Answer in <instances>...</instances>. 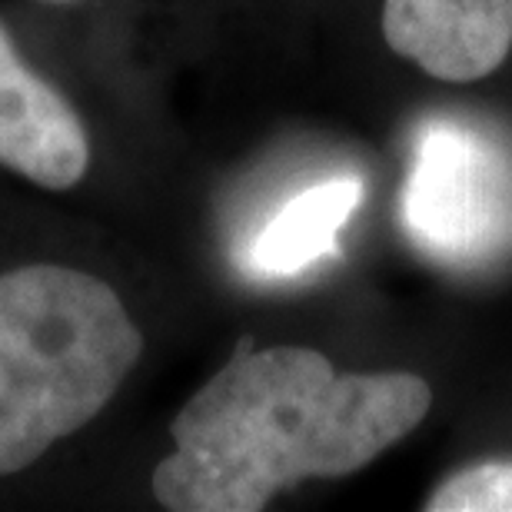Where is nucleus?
<instances>
[{
  "label": "nucleus",
  "instance_id": "2",
  "mask_svg": "<svg viewBox=\"0 0 512 512\" xmlns=\"http://www.w3.org/2000/svg\"><path fill=\"white\" fill-rule=\"evenodd\" d=\"M140 353L143 336L110 283L60 263L0 276V476L84 429Z\"/></svg>",
  "mask_w": 512,
  "mask_h": 512
},
{
  "label": "nucleus",
  "instance_id": "7",
  "mask_svg": "<svg viewBox=\"0 0 512 512\" xmlns=\"http://www.w3.org/2000/svg\"><path fill=\"white\" fill-rule=\"evenodd\" d=\"M429 512H512V463H486L449 476L426 499Z\"/></svg>",
  "mask_w": 512,
  "mask_h": 512
},
{
  "label": "nucleus",
  "instance_id": "4",
  "mask_svg": "<svg viewBox=\"0 0 512 512\" xmlns=\"http://www.w3.org/2000/svg\"><path fill=\"white\" fill-rule=\"evenodd\" d=\"M0 163L47 190H70L90 167L77 110L34 74L0 27Z\"/></svg>",
  "mask_w": 512,
  "mask_h": 512
},
{
  "label": "nucleus",
  "instance_id": "6",
  "mask_svg": "<svg viewBox=\"0 0 512 512\" xmlns=\"http://www.w3.org/2000/svg\"><path fill=\"white\" fill-rule=\"evenodd\" d=\"M363 200L356 177H336L293 197L266 223L250 250V263L266 276H293L336 253V237Z\"/></svg>",
  "mask_w": 512,
  "mask_h": 512
},
{
  "label": "nucleus",
  "instance_id": "5",
  "mask_svg": "<svg viewBox=\"0 0 512 512\" xmlns=\"http://www.w3.org/2000/svg\"><path fill=\"white\" fill-rule=\"evenodd\" d=\"M383 37L429 77L479 80L512 50V0H386Z\"/></svg>",
  "mask_w": 512,
  "mask_h": 512
},
{
  "label": "nucleus",
  "instance_id": "3",
  "mask_svg": "<svg viewBox=\"0 0 512 512\" xmlns=\"http://www.w3.org/2000/svg\"><path fill=\"white\" fill-rule=\"evenodd\" d=\"M403 223L436 260L476 266L512 247V157L473 124L419 133L403 190Z\"/></svg>",
  "mask_w": 512,
  "mask_h": 512
},
{
  "label": "nucleus",
  "instance_id": "1",
  "mask_svg": "<svg viewBox=\"0 0 512 512\" xmlns=\"http://www.w3.org/2000/svg\"><path fill=\"white\" fill-rule=\"evenodd\" d=\"M429 406L413 373H336L306 346L243 340L170 423L173 453L153 469V496L170 512H260L306 479L370 466Z\"/></svg>",
  "mask_w": 512,
  "mask_h": 512
},
{
  "label": "nucleus",
  "instance_id": "8",
  "mask_svg": "<svg viewBox=\"0 0 512 512\" xmlns=\"http://www.w3.org/2000/svg\"><path fill=\"white\" fill-rule=\"evenodd\" d=\"M50 4H70V0H50Z\"/></svg>",
  "mask_w": 512,
  "mask_h": 512
}]
</instances>
